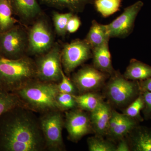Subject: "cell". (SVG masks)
Segmentation results:
<instances>
[{
  "mask_svg": "<svg viewBox=\"0 0 151 151\" xmlns=\"http://www.w3.org/2000/svg\"><path fill=\"white\" fill-rule=\"evenodd\" d=\"M93 66L98 70L112 75L115 71L112 65L109 42L92 49Z\"/></svg>",
  "mask_w": 151,
  "mask_h": 151,
  "instance_id": "16",
  "label": "cell"
},
{
  "mask_svg": "<svg viewBox=\"0 0 151 151\" xmlns=\"http://www.w3.org/2000/svg\"><path fill=\"white\" fill-rule=\"evenodd\" d=\"M142 96L145 102L146 110L148 112H151V92L143 91Z\"/></svg>",
  "mask_w": 151,
  "mask_h": 151,
  "instance_id": "31",
  "label": "cell"
},
{
  "mask_svg": "<svg viewBox=\"0 0 151 151\" xmlns=\"http://www.w3.org/2000/svg\"><path fill=\"white\" fill-rule=\"evenodd\" d=\"M136 125V122L132 118L112 110L107 135L121 139L134 129Z\"/></svg>",
  "mask_w": 151,
  "mask_h": 151,
  "instance_id": "13",
  "label": "cell"
},
{
  "mask_svg": "<svg viewBox=\"0 0 151 151\" xmlns=\"http://www.w3.org/2000/svg\"><path fill=\"white\" fill-rule=\"evenodd\" d=\"M59 92L56 83L35 80L17 90L24 106L34 112L44 113L59 110L57 97Z\"/></svg>",
  "mask_w": 151,
  "mask_h": 151,
  "instance_id": "2",
  "label": "cell"
},
{
  "mask_svg": "<svg viewBox=\"0 0 151 151\" xmlns=\"http://www.w3.org/2000/svg\"><path fill=\"white\" fill-rule=\"evenodd\" d=\"M139 88L143 91H149L151 92V77L145 80L140 81Z\"/></svg>",
  "mask_w": 151,
  "mask_h": 151,
  "instance_id": "32",
  "label": "cell"
},
{
  "mask_svg": "<svg viewBox=\"0 0 151 151\" xmlns=\"http://www.w3.org/2000/svg\"><path fill=\"white\" fill-rule=\"evenodd\" d=\"M112 112L110 105L103 100L96 109L91 112L90 121L93 131L97 136L102 137L108 134Z\"/></svg>",
  "mask_w": 151,
  "mask_h": 151,
  "instance_id": "15",
  "label": "cell"
},
{
  "mask_svg": "<svg viewBox=\"0 0 151 151\" xmlns=\"http://www.w3.org/2000/svg\"><path fill=\"white\" fill-rule=\"evenodd\" d=\"M124 76L132 81L145 80L151 77V66L137 60H131Z\"/></svg>",
  "mask_w": 151,
  "mask_h": 151,
  "instance_id": "19",
  "label": "cell"
},
{
  "mask_svg": "<svg viewBox=\"0 0 151 151\" xmlns=\"http://www.w3.org/2000/svg\"><path fill=\"white\" fill-rule=\"evenodd\" d=\"M65 126L68 138L76 142L93 131L90 117L83 110L75 109L65 113Z\"/></svg>",
  "mask_w": 151,
  "mask_h": 151,
  "instance_id": "12",
  "label": "cell"
},
{
  "mask_svg": "<svg viewBox=\"0 0 151 151\" xmlns=\"http://www.w3.org/2000/svg\"><path fill=\"white\" fill-rule=\"evenodd\" d=\"M130 150V147L127 141L124 139H120L117 146H116V151H129Z\"/></svg>",
  "mask_w": 151,
  "mask_h": 151,
  "instance_id": "33",
  "label": "cell"
},
{
  "mask_svg": "<svg viewBox=\"0 0 151 151\" xmlns=\"http://www.w3.org/2000/svg\"><path fill=\"white\" fill-rule=\"evenodd\" d=\"M19 106L24 105L17 96L9 94L0 89V117Z\"/></svg>",
  "mask_w": 151,
  "mask_h": 151,
  "instance_id": "24",
  "label": "cell"
},
{
  "mask_svg": "<svg viewBox=\"0 0 151 151\" xmlns=\"http://www.w3.org/2000/svg\"><path fill=\"white\" fill-rule=\"evenodd\" d=\"M143 6L142 1H137L124 9L123 12L113 22L106 24L110 38H124L129 35Z\"/></svg>",
  "mask_w": 151,
  "mask_h": 151,
  "instance_id": "10",
  "label": "cell"
},
{
  "mask_svg": "<svg viewBox=\"0 0 151 151\" xmlns=\"http://www.w3.org/2000/svg\"><path fill=\"white\" fill-rule=\"evenodd\" d=\"M24 106L14 111L1 128V146L8 151H41L46 149L39 119Z\"/></svg>",
  "mask_w": 151,
  "mask_h": 151,
  "instance_id": "1",
  "label": "cell"
},
{
  "mask_svg": "<svg viewBox=\"0 0 151 151\" xmlns=\"http://www.w3.org/2000/svg\"><path fill=\"white\" fill-rule=\"evenodd\" d=\"M81 22L80 19L76 15L73 14L68 20L67 26V32L73 33L76 32L80 27Z\"/></svg>",
  "mask_w": 151,
  "mask_h": 151,
  "instance_id": "30",
  "label": "cell"
},
{
  "mask_svg": "<svg viewBox=\"0 0 151 151\" xmlns=\"http://www.w3.org/2000/svg\"><path fill=\"white\" fill-rule=\"evenodd\" d=\"M94 4L97 12L106 18L119 10L122 0H95Z\"/></svg>",
  "mask_w": 151,
  "mask_h": 151,
  "instance_id": "23",
  "label": "cell"
},
{
  "mask_svg": "<svg viewBox=\"0 0 151 151\" xmlns=\"http://www.w3.org/2000/svg\"><path fill=\"white\" fill-rule=\"evenodd\" d=\"M74 13L72 12L60 13L55 12L52 13V21L55 29L58 35L63 37L67 33V26L69 19Z\"/></svg>",
  "mask_w": 151,
  "mask_h": 151,
  "instance_id": "25",
  "label": "cell"
},
{
  "mask_svg": "<svg viewBox=\"0 0 151 151\" xmlns=\"http://www.w3.org/2000/svg\"><path fill=\"white\" fill-rule=\"evenodd\" d=\"M42 4L58 9H67L73 13H81L88 4L95 0H38Z\"/></svg>",
  "mask_w": 151,
  "mask_h": 151,
  "instance_id": "18",
  "label": "cell"
},
{
  "mask_svg": "<svg viewBox=\"0 0 151 151\" xmlns=\"http://www.w3.org/2000/svg\"><path fill=\"white\" fill-rule=\"evenodd\" d=\"M131 144L133 150L151 151V131L137 129L132 135Z\"/></svg>",
  "mask_w": 151,
  "mask_h": 151,
  "instance_id": "20",
  "label": "cell"
},
{
  "mask_svg": "<svg viewBox=\"0 0 151 151\" xmlns=\"http://www.w3.org/2000/svg\"><path fill=\"white\" fill-rule=\"evenodd\" d=\"M76 105L83 111L92 112L98 107L103 101L102 97L98 94L87 92L76 95L73 94Z\"/></svg>",
  "mask_w": 151,
  "mask_h": 151,
  "instance_id": "22",
  "label": "cell"
},
{
  "mask_svg": "<svg viewBox=\"0 0 151 151\" xmlns=\"http://www.w3.org/2000/svg\"><path fill=\"white\" fill-rule=\"evenodd\" d=\"M14 14L22 21L29 22L40 17L42 10L37 0H9Z\"/></svg>",
  "mask_w": 151,
  "mask_h": 151,
  "instance_id": "14",
  "label": "cell"
},
{
  "mask_svg": "<svg viewBox=\"0 0 151 151\" xmlns=\"http://www.w3.org/2000/svg\"><path fill=\"white\" fill-rule=\"evenodd\" d=\"M106 86V94L114 105L122 106L129 102L137 95V84L115 71Z\"/></svg>",
  "mask_w": 151,
  "mask_h": 151,
  "instance_id": "9",
  "label": "cell"
},
{
  "mask_svg": "<svg viewBox=\"0 0 151 151\" xmlns=\"http://www.w3.org/2000/svg\"><path fill=\"white\" fill-rule=\"evenodd\" d=\"M107 73L94 66L85 65L72 76V82L81 94L94 91L100 88L108 78Z\"/></svg>",
  "mask_w": 151,
  "mask_h": 151,
  "instance_id": "11",
  "label": "cell"
},
{
  "mask_svg": "<svg viewBox=\"0 0 151 151\" xmlns=\"http://www.w3.org/2000/svg\"><path fill=\"white\" fill-rule=\"evenodd\" d=\"M61 75V80L60 81L59 84H57L58 92L59 93L74 94L76 89L73 82L66 76L63 70Z\"/></svg>",
  "mask_w": 151,
  "mask_h": 151,
  "instance_id": "29",
  "label": "cell"
},
{
  "mask_svg": "<svg viewBox=\"0 0 151 151\" xmlns=\"http://www.w3.org/2000/svg\"><path fill=\"white\" fill-rule=\"evenodd\" d=\"M61 52L60 45L55 43L49 51L38 56L35 62L37 80L54 83L60 81L63 70Z\"/></svg>",
  "mask_w": 151,
  "mask_h": 151,
  "instance_id": "4",
  "label": "cell"
},
{
  "mask_svg": "<svg viewBox=\"0 0 151 151\" xmlns=\"http://www.w3.org/2000/svg\"><path fill=\"white\" fill-rule=\"evenodd\" d=\"M87 144L90 151H116V146L110 141L104 139L101 136L88 138Z\"/></svg>",
  "mask_w": 151,
  "mask_h": 151,
  "instance_id": "26",
  "label": "cell"
},
{
  "mask_svg": "<svg viewBox=\"0 0 151 151\" xmlns=\"http://www.w3.org/2000/svg\"><path fill=\"white\" fill-rule=\"evenodd\" d=\"M57 103L60 111L73 109L77 106L73 94L68 93H58L57 97Z\"/></svg>",
  "mask_w": 151,
  "mask_h": 151,
  "instance_id": "27",
  "label": "cell"
},
{
  "mask_svg": "<svg viewBox=\"0 0 151 151\" xmlns=\"http://www.w3.org/2000/svg\"><path fill=\"white\" fill-rule=\"evenodd\" d=\"M13 11L9 0H0V32H4L16 25Z\"/></svg>",
  "mask_w": 151,
  "mask_h": 151,
  "instance_id": "21",
  "label": "cell"
},
{
  "mask_svg": "<svg viewBox=\"0 0 151 151\" xmlns=\"http://www.w3.org/2000/svg\"><path fill=\"white\" fill-rule=\"evenodd\" d=\"M55 43L53 33L48 22L43 18H38L28 32L27 53L41 55L49 51Z\"/></svg>",
  "mask_w": 151,
  "mask_h": 151,
  "instance_id": "5",
  "label": "cell"
},
{
  "mask_svg": "<svg viewBox=\"0 0 151 151\" xmlns=\"http://www.w3.org/2000/svg\"><path fill=\"white\" fill-rule=\"evenodd\" d=\"M110 38L106 24H101L94 20L85 40L92 49L109 42Z\"/></svg>",
  "mask_w": 151,
  "mask_h": 151,
  "instance_id": "17",
  "label": "cell"
},
{
  "mask_svg": "<svg viewBox=\"0 0 151 151\" xmlns=\"http://www.w3.org/2000/svg\"><path fill=\"white\" fill-rule=\"evenodd\" d=\"M28 32L22 26L15 25L10 29L0 32V55L18 59L27 52Z\"/></svg>",
  "mask_w": 151,
  "mask_h": 151,
  "instance_id": "6",
  "label": "cell"
},
{
  "mask_svg": "<svg viewBox=\"0 0 151 151\" xmlns=\"http://www.w3.org/2000/svg\"><path fill=\"white\" fill-rule=\"evenodd\" d=\"M145 107L142 95H140L124 111V114L132 119L137 117L140 111Z\"/></svg>",
  "mask_w": 151,
  "mask_h": 151,
  "instance_id": "28",
  "label": "cell"
},
{
  "mask_svg": "<svg viewBox=\"0 0 151 151\" xmlns=\"http://www.w3.org/2000/svg\"><path fill=\"white\" fill-rule=\"evenodd\" d=\"M39 122L46 149L52 151L63 150L64 147L62 134L64 123L60 111H50L43 113Z\"/></svg>",
  "mask_w": 151,
  "mask_h": 151,
  "instance_id": "7",
  "label": "cell"
},
{
  "mask_svg": "<svg viewBox=\"0 0 151 151\" xmlns=\"http://www.w3.org/2000/svg\"><path fill=\"white\" fill-rule=\"evenodd\" d=\"M91 57L92 49L85 39H76L65 44L61 48V52L63 71L69 75Z\"/></svg>",
  "mask_w": 151,
  "mask_h": 151,
  "instance_id": "8",
  "label": "cell"
},
{
  "mask_svg": "<svg viewBox=\"0 0 151 151\" xmlns=\"http://www.w3.org/2000/svg\"><path fill=\"white\" fill-rule=\"evenodd\" d=\"M35 62L28 57L10 59L0 55V82L15 90L36 78Z\"/></svg>",
  "mask_w": 151,
  "mask_h": 151,
  "instance_id": "3",
  "label": "cell"
}]
</instances>
